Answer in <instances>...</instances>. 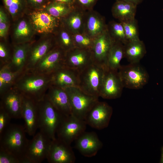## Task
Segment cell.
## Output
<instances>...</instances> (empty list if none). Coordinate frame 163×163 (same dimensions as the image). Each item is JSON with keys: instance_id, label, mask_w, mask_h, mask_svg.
<instances>
[{"instance_id": "cell-1", "label": "cell", "mask_w": 163, "mask_h": 163, "mask_svg": "<svg viewBox=\"0 0 163 163\" xmlns=\"http://www.w3.org/2000/svg\"><path fill=\"white\" fill-rule=\"evenodd\" d=\"M51 85L50 75L25 70L13 87L24 96L38 102L44 97Z\"/></svg>"}, {"instance_id": "cell-2", "label": "cell", "mask_w": 163, "mask_h": 163, "mask_svg": "<svg viewBox=\"0 0 163 163\" xmlns=\"http://www.w3.org/2000/svg\"><path fill=\"white\" fill-rule=\"evenodd\" d=\"M24 126L10 124L0 135V148L14 155L24 163L30 140L27 138Z\"/></svg>"}, {"instance_id": "cell-3", "label": "cell", "mask_w": 163, "mask_h": 163, "mask_svg": "<svg viewBox=\"0 0 163 163\" xmlns=\"http://www.w3.org/2000/svg\"><path fill=\"white\" fill-rule=\"evenodd\" d=\"M38 129L51 140L56 138V131L63 116L52 105L46 96L37 102Z\"/></svg>"}, {"instance_id": "cell-4", "label": "cell", "mask_w": 163, "mask_h": 163, "mask_svg": "<svg viewBox=\"0 0 163 163\" xmlns=\"http://www.w3.org/2000/svg\"><path fill=\"white\" fill-rule=\"evenodd\" d=\"M106 69L93 62L79 72L78 87L86 93L99 97Z\"/></svg>"}, {"instance_id": "cell-5", "label": "cell", "mask_w": 163, "mask_h": 163, "mask_svg": "<svg viewBox=\"0 0 163 163\" xmlns=\"http://www.w3.org/2000/svg\"><path fill=\"white\" fill-rule=\"evenodd\" d=\"M64 89L69 97L72 114L85 120L88 111L98 101V97L86 93L78 87H69Z\"/></svg>"}, {"instance_id": "cell-6", "label": "cell", "mask_w": 163, "mask_h": 163, "mask_svg": "<svg viewBox=\"0 0 163 163\" xmlns=\"http://www.w3.org/2000/svg\"><path fill=\"white\" fill-rule=\"evenodd\" d=\"M118 72L124 88L140 89L149 81V76L147 72L139 63L121 66Z\"/></svg>"}, {"instance_id": "cell-7", "label": "cell", "mask_w": 163, "mask_h": 163, "mask_svg": "<svg viewBox=\"0 0 163 163\" xmlns=\"http://www.w3.org/2000/svg\"><path fill=\"white\" fill-rule=\"evenodd\" d=\"M87 124L85 121L72 114L64 116L57 129V138L71 145L85 131Z\"/></svg>"}, {"instance_id": "cell-8", "label": "cell", "mask_w": 163, "mask_h": 163, "mask_svg": "<svg viewBox=\"0 0 163 163\" xmlns=\"http://www.w3.org/2000/svg\"><path fill=\"white\" fill-rule=\"evenodd\" d=\"M51 140L39 131L30 140L24 163H40L46 158Z\"/></svg>"}, {"instance_id": "cell-9", "label": "cell", "mask_w": 163, "mask_h": 163, "mask_svg": "<svg viewBox=\"0 0 163 163\" xmlns=\"http://www.w3.org/2000/svg\"><path fill=\"white\" fill-rule=\"evenodd\" d=\"M113 112L112 108L107 103L98 101L88 111L85 120L91 127L102 129L108 126Z\"/></svg>"}, {"instance_id": "cell-10", "label": "cell", "mask_w": 163, "mask_h": 163, "mask_svg": "<svg viewBox=\"0 0 163 163\" xmlns=\"http://www.w3.org/2000/svg\"><path fill=\"white\" fill-rule=\"evenodd\" d=\"M28 10V17L36 33L53 34L61 24L60 20L51 15L44 9Z\"/></svg>"}, {"instance_id": "cell-11", "label": "cell", "mask_w": 163, "mask_h": 163, "mask_svg": "<svg viewBox=\"0 0 163 163\" xmlns=\"http://www.w3.org/2000/svg\"><path fill=\"white\" fill-rule=\"evenodd\" d=\"M65 53L61 48L56 46L30 71L50 75L64 66Z\"/></svg>"}, {"instance_id": "cell-12", "label": "cell", "mask_w": 163, "mask_h": 163, "mask_svg": "<svg viewBox=\"0 0 163 163\" xmlns=\"http://www.w3.org/2000/svg\"><path fill=\"white\" fill-rule=\"evenodd\" d=\"M56 46L53 34L36 42H32L28 52L25 69L32 70L45 56Z\"/></svg>"}, {"instance_id": "cell-13", "label": "cell", "mask_w": 163, "mask_h": 163, "mask_svg": "<svg viewBox=\"0 0 163 163\" xmlns=\"http://www.w3.org/2000/svg\"><path fill=\"white\" fill-rule=\"evenodd\" d=\"M124 88L118 71L106 69L103 79L99 96L107 99L120 97Z\"/></svg>"}, {"instance_id": "cell-14", "label": "cell", "mask_w": 163, "mask_h": 163, "mask_svg": "<svg viewBox=\"0 0 163 163\" xmlns=\"http://www.w3.org/2000/svg\"><path fill=\"white\" fill-rule=\"evenodd\" d=\"M46 159L50 163H74L76 158L70 145L56 137L51 140Z\"/></svg>"}, {"instance_id": "cell-15", "label": "cell", "mask_w": 163, "mask_h": 163, "mask_svg": "<svg viewBox=\"0 0 163 163\" xmlns=\"http://www.w3.org/2000/svg\"><path fill=\"white\" fill-rule=\"evenodd\" d=\"M93 62L91 50L75 47L66 52L64 66L78 72Z\"/></svg>"}, {"instance_id": "cell-16", "label": "cell", "mask_w": 163, "mask_h": 163, "mask_svg": "<svg viewBox=\"0 0 163 163\" xmlns=\"http://www.w3.org/2000/svg\"><path fill=\"white\" fill-rule=\"evenodd\" d=\"M114 41L107 28L95 38L91 50L93 62L107 68V56Z\"/></svg>"}, {"instance_id": "cell-17", "label": "cell", "mask_w": 163, "mask_h": 163, "mask_svg": "<svg viewBox=\"0 0 163 163\" xmlns=\"http://www.w3.org/2000/svg\"><path fill=\"white\" fill-rule=\"evenodd\" d=\"M0 106L10 115L12 118H22L23 96L13 87L0 96Z\"/></svg>"}, {"instance_id": "cell-18", "label": "cell", "mask_w": 163, "mask_h": 163, "mask_svg": "<svg viewBox=\"0 0 163 163\" xmlns=\"http://www.w3.org/2000/svg\"><path fill=\"white\" fill-rule=\"evenodd\" d=\"M75 148L83 156H95L102 147L103 144L96 133L85 131L75 140Z\"/></svg>"}, {"instance_id": "cell-19", "label": "cell", "mask_w": 163, "mask_h": 163, "mask_svg": "<svg viewBox=\"0 0 163 163\" xmlns=\"http://www.w3.org/2000/svg\"><path fill=\"white\" fill-rule=\"evenodd\" d=\"M37 102L23 96L22 118L24 121V126L26 132L30 136H34L38 129Z\"/></svg>"}, {"instance_id": "cell-20", "label": "cell", "mask_w": 163, "mask_h": 163, "mask_svg": "<svg viewBox=\"0 0 163 163\" xmlns=\"http://www.w3.org/2000/svg\"><path fill=\"white\" fill-rule=\"evenodd\" d=\"M45 96L54 107L63 116L72 114L69 97L64 89L51 85Z\"/></svg>"}, {"instance_id": "cell-21", "label": "cell", "mask_w": 163, "mask_h": 163, "mask_svg": "<svg viewBox=\"0 0 163 163\" xmlns=\"http://www.w3.org/2000/svg\"><path fill=\"white\" fill-rule=\"evenodd\" d=\"M51 85L64 89L71 87H78L79 72L65 66L50 75Z\"/></svg>"}, {"instance_id": "cell-22", "label": "cell", "mask_w": 163, "mask_h": 163, "mask_svg": "<svg viewBox=\"0 0 163 163\" xmlns=\"http://www.w3.org/2000/svg\"><path fill=\"white\" fill-rule=\"evenodd\" d=\"M24 16L15 21L12 33L14 45L31 42L36 33L29 17Z\"/></svg>"}, {"instance_id": "cell-23", "label": "cell", "mask_w": 163, "mask_h": 163, "mask_svg": "<svg viewBox=\"0 0 163 163\" xmlns=\"http://www.w3.org/2000/svg\"><path fill=\"white\" fill-rule=\"evenodd\" d=\"M107 28L103 16L93 9L86 11L84 33L95 39Z\"/></svg>"}, {"instance_id": "cell-24", "label": "cell", "mask_w": 163, "mask_h": 163, "mask_svg": "<svg viewBox=\"0 0 163 163\" xmlns=\"http://www.w3.org/2000/svg\"><path fill=\"white\" fill-rule=\"evenodd\" d=\"M86 11L73 7L71 11L60 20L61 22L72 34L83 33Z\"/></svg>"}, {"instance_id": "cell-25", "label": "cell", "mask_w": 163, "mask_h": 163, "mask_svg": "<svg viewBox=\"0 0 163 163\" xmlns=\"http://www.w3.org/2000/svg\"><path fill=\"white\" fill-rule=\"evenodd\" d=\"M32 42L13 45L11 59L8 64L12 71L25 70L28 52Z\"/></svg>"}, {"instance_id": "cell-26", "label": "cell", "mask_w": 163, "mask_h": 163, "mask_svg": "<svg viewBox=\"0 0 163 163\" xmlns=\"http://www.w3.org/2000/svg\"><path fill=\"white\" fill-rule=\"evenodd\" d=\"M137 6L126 1L116 0L111 9L112 15L120 22L133 19L135 18Z\"/></svg>"}, {"instance_id": "cell-27", "label": "cell", "mask_w": 163, "mask_h": 163, "mask_svg": "<svg viewBox=\"0 0 163 163\" xmlns=\"http://www.w3.org/2000/svg\"><path fill=\"white\" fill-rule=\"evenodd\" d=\"M124 58L130 63H139L146 53L145 45L140 39L124 44Z\"/></svg>"}, {"instance_id": "cell-28", "label": "cell", "mask_w": 163, "mask_h": 163, "mask_svg": "<svg viewBox=\"0 0 163 163\" xmlns=\"http://www.w3.org/2000/svg\"><path fill=\"white\" fill-rule=\"evenodd\" d=\"M25 71L13 72L8 64L0 66V96L14 86L18 78Z\"/></svg>"}, {"instance_id": "cell-29", "label": "cell", "mask_w": 163, "mask_h": 163, "mask_svg": "<svg viewBox=\"0 0 163 163\" xmlns=\"http://www.w3.org/2000/svg\"><path fill=\"white\" fill-rule=\"evenodd\" d=\"M53 35L56 45L65 52L68 51L75 47L73 34L61 22Z\"/></svg>"}, {"instance_id": "cell-30", "label": "cell", "mask_w": 163, "mask_h": 163, "mask_svg": "<svg viewBox=\"0 0 163 163\" xmlns=\"http://www.w3.org/2000/svg\"><path fill=\"white\" fill-rule=\"evenodd\" d=\"M124 58V44L115 41L108 53L106 62L107 68L118 71L121 60Z\"/></svg>"}, {"instance_id": "cell-31", "label": "cell", "mask_w": 163, "mask_h": 163, "mask_svg": "<svg viewBox=\"0 0 163 163\" xmlns=\"http://www.w3.org/2000/svg\"><path fill=\"white\" fill-rule=\"evenodd\" d=\"M4 7L14 21L27 13L28 8L26 0H3Z\"/></svg>"}, {"instance_id": "cell-32", "label": "cell", "mask_w": 163, "mask_h": 163, "mask_svg": "<svg viewBox=\"0 0 163 163\" xmlns=\"http://www.w3.org/2000/svg\"><path fill=\"white\" fill-rule=\"evenodd\" d=\"M73 8L72 6L64 3L49 2L43 9L51 15L61 20L66 16Z\"/></svg>"}, {"instance_id": "cell-33", "label": "cell", "mask_w": 163, "mask_h": 163, "mask_svg": "<svg viewBox=\"0 0 163 163\" xmlns=\"http://www.w3.org/2000/svg\"><path fill=\"white\" fill-rule=\"evenodd\" d=\"M107 29L111 37L115 41L120 42L123 44L127 42L122 23L110 21L107 24Z\"/></svg>"}, {"instance_id": "cell-34", "label": "cell", "mask_w": 163, "mask_h": 163, "mask_svg": "<svg viewBox=\"0 0 163 163\" xmlns=\"http://www.w3.org/2000/svg\"><path fill=\"white\" fill-rule=\"evenodd\" d=\"M121 23L123 26L127 42L140 39L137 21L135 18Z\"/></svg>"}, {"instance_id": "cell-35", "label": "cell", "mask_w": 163, "mask_h": 163, "mask_svg": "<svg viewBox=\"0 0 163 163\" xmlns=\"http://www.w3.org/2000/svg\"><path fill=\"white\" fill-rule=\"evenodd\" d=\"M75 47L91 50L94 39L85 33L73 34Z\"/></svg>"}, {"instance_id": "cell-36", "label": "cell", "mask_w": 163, "mask_h": 163, "mask_svg": "<svg viewBox=\"0 0 163 163\" xmlns=\"http://www.w3.org/2000/svg\"><path fill=\"white\" fill-rule=\"evenodd\" d=\"M8 18L4 9L1 7L0 9V37L5 39L7 35L9 27Z\"/></svg>"}, {"instance_id": "cell-37", "label": "cell", "mask_w": 163, "mask_h": 163, "mask_svg": "<svg viewBox=\"0 0 163 163\" xmlns=\"http://www.w3.org/2000/svg\"><path fill=\"white\" fill-rule=\"evenodd\" d=\"M12 52L6 44L4 42L0 43V66L8 64L11 60Z\"/></svg>"}, {"instance_id": "cell-38", "label": "cell", "mask_w": 163, "mask_h": 163, "mask_svg": "<svg viewBox=\"0 0 163 163\" xmlns=\"http://www.w3.org/2000/svg\"><path fill=\"white\" fill-rule=\"evenodd\" d=\"M0 163H21V162L14 155L0 148Z\"/></svg>"}, {"instance_id": "cell-39", "label": "cell", "mask_w": 163, "mask_h": 163, "mask_svg": "<svg viewBox=\"0 0 163 163\" xmlns=\"http://www.w3.org/2000/svg\"><path fill=\"white\" fill-rule=\"evenodd\" d=\"M11 119L9 114L0 106V135L10 124Z\"/></svg>"}, {"instance_id": "cell-40", "label": "cell", "mask_w": 163, "mask_h": 163, "mask_svg": "<svg viewBox=\"0 0 163 163\" xmlns=\"http://www.w3.org/2000/svg\"><path fill=\"white\" fill-rule=\"evenodd\" d=\"M97 0H75L74 7L85 11L93 9Z\"/></svg>"}, {"instance_id": "cell-41", "label": "cell", "mask_w": 163, "mask_h": 163, "mask_svg": "<svg viewBox=\"0 0 163 163\" xmlns=\"http://www.w3.org/2000/svg\"><path fill=\"white\" fill-rule=\"evenodd\" d=\"M28 10H36L44 9L49 0H26Z\"/></svg>"}, {"instance_id": "cell-42", "label": "cell", "mask_w": 163, "mask_h": 163, "mask_svg": "<svg viewBox=\"0 0 163 163\" xmlns=\"http://www.w3.org/2000/svg\"><path fill=\"white\" fill-rule=\"evenodd\" d=\"M49 1L64 3L73 6L75 0H49Z\"/></svg>"}, {"instance_id": "cell-43", "label": "cell", "mask_w": 163, "mask_h": 163, "mask_svg": "<svg viewBox=\"0 0 163 163\" xmlns=\"http://www.w3.org/2000/svg\"><path fill=\"white\" fill-rule=\"evenodd\" d=\"M123 1L132 3L137 6L142 3L144 0H117Z\"/></svg>"}, {"instance_id": "cell-44", "label": "cell", "mask_w": 163, "mask_h": 163, "mask_svg": "<svg viewBox=\"0 0 163 163\" xmlns=\"http://www.w3.org/2000/svg\"><path fill=\"white\" fill-rule=\"evenodd\" d=\"M161 162L163 163V148L162 149V150L161 158Z\"/></svg>"}]
</instances>
